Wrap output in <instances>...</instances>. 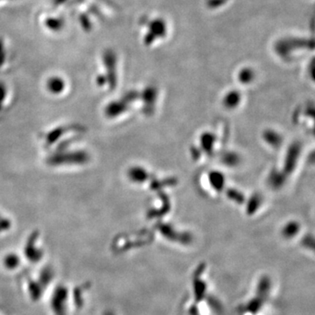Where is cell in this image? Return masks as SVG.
I'll return each instance as SVG.
<instances>
[{
	"label": "cell",
	"mask_w": 315,
	"mask_h": 315,
	"mask_svg": "<svg viewBox=\"0 0 315 315\" xmlns=\"http://www.w3.org/2000/svg\"><path fill=\"white\" fill-rule=\"evenodd\" d=\"M88 160V157L85 152H75L70 155H59L50 159V163L54 165L60 164H84Z\"/></svg>",
	"instance_id": "obj_1"
},
{
	"label": "cell",
	"mask_w": 315,
	"mask_h": 315,
	"mask_svg": "<svg viewBox=\"0 0 315 315\" xmlns=\"http://www.w3.org/2000/svg\"><path fill=\"white\" fill-rule=\"evenodd\" d=\"M67 299V291L65 288H59L55 292L53 298V309L57 315H64L65 303Z\"/></svg>",
	"instance_id": "obj_2"
},
{
	"label": "cell",
	"mask_w": 315,
	"mask_h": 315,
	"mask_svg": "<svg viewBox=\"0 0 315 315\" xmlns=\"http://www.w3.org/2000/svg\"><path fill=\"white\" fill-rule=\"evenodd\" d=\"M104 65L108 69V79L111 86L115 85V56L111 51H106L104 55Z\"/></svg>",
	"instance_id": "obj_3"
},
{
	"label": "cell",
	"mask_w": 315,
	"mask_h": 315,
	"mask_svg": "<svg viewBox=\"0 0 315 315\" xmlns=\"http://www.w3.org/2000/svg\"><path fill=\"white\" fill-rule=\"evenodd\" d=\"M271 288V279H269L266 276H264V277L260 279L258 283V286H257V296L259 297L261 299L266 300V299L269 297V294H270Z\"/></svg>",
	"instance_id": "obj_4"
},
{
	"label": "cell",
	"mask_w": 315,
	"mask_h": 315,
	"mask_svg": "<svg viewBox=\"0 0 315 315\" xmlns=\"http://www.w3.org/2000/svg\"><path fill=\"white\" fill-rule=\"evenodd\" d=\"M193 286H194L193 289H194L195 297L197 300L196 302H200L206 295L207 285L204 280L200 279L199 276L196 275L194 279V282H193Z\"/></svg>",
	"instance_id": "obj_5"
},
{
	"label": "cell",
	"mask_w": 315,
	"mask_h": 315,
	"mask_svg": "<svg viewBox=\"0 0 315 315\" xmlns=\"http://www.w3.org/2000/svg\"><path fill=\"white\" fill-rule=\"evenodd\" d=\"M47 88L48 91L55 95H59L63 92L65 88V82L58 76H53L47 82Z\"/></svg>",
	"instance_id": "obj_6"
},
{
	"label": "cell",
	"mask_w": 315,
	"mask_h": 315,
	"mask_svg": "<svg viewBox=\"0 0 315 315\" xmlns=\"http://www.w3.org/2000/svg\"><path fill=\"white\" fill-rule=\"evenodd\" d=\"M265 302V300L261 299L259 297L256 296L255 298L251 299L245 306L243 310L247 314H251L252 315H256L257 314L259 313L260 310L262 309L263 304Z\"/></svg>",
	"instance_id": "obj_7"
},
{
	"label": "cell",
	"mask_w": 315,
	"mask_h": 315,
	"mask_svg": "<svg viewBox=\"0 0 315 315\" xmlns=\"http://www.w3.org/2000/svg\"><path fill=\"white\" fill-rule=\"evenodd\" d=\"M45 26L51 31L58 32L62 29L64 26V21L58 18H48L45 20Z\"/></svg>",
	"instance_id": "obj_8"
},
{
	"label": "cell",
	"mask_w": 315,
	"mask_h": 315,
	"mask_svg": "<svg viewBox=\"0 0 315 315\" xmlns=\"http://www.w3.org/2000/svg\"><path fill=\"white\" fill-rule=\"evenodd\" d=\"M20 263L19 258L16 255H9L4 259V264L7 268L13 269L17 267V265Z\"/></svg>",
	"instance_id": "obj_9"
},
{
	"label": "cell",
	"mask_w": 315,
	"mask_h": 315,
	"mask_svg": "<svg viewBox=\"0 0 315 315\" xmlns=\"http://www.w3.org/2000/svg\"><path fill=\"white\" fill-rule=\"evenodd\" d=\"M80 23L85 31H89L91 29V23L86 15H82L80 17Z\"/></svg>",
	"instance_id": "obj_10"
},
{
	"label": "cell",
	"mask_w": 315,
	"mask_h": 315,
	"mask_svg": "<svg viewBox=\"0 0 315 315\" xmlns=\"http://www.w3.org/2000/svg\"><path fill=\"white\" fill-rule=\"evenodd\" d=\"M10 225L11 224H10V222H9L8 220L3 219L0 216V232L2 231V230L8 229L9 228H10Z\"/></svg>",
	"instance_id": "obj_11"
},
{
	"label": "cell",
	"mask_w": 315,
	"mask_h": 315,
	"mask_svg": "<svg viewBox=\"0 0 315 315\" xmlns=\"http://www.w3.org/2000/svg\"><path fill=\"white\" fill-rule=\"evenodd\" d=\"M5 95H6V89H5V87L3 84H0V103L3 102V100L4 99L5 97Z\"/></svg>",
	"instance_id": "obj_12"
},
{
	"label": "cell",
	"mask_w": 315,
	"mask_h": 315,
	"mask_svg": "<svg viewBox=\"0 0 315 315\" xmlns=\"http://www.w3.org/2000/svg\"><path fill=\"white\" fill-rule=\"evenodd\" d=\"M106 81H107L106 76H99L96 77V83H97V84L100 85V86H103V85H104V84L106 83Z\"/></svg>",
	"instance_id": "obj_13"
},
{
	"label": "cell",
	"mask_w": 315,
	"mask_h": 315,
	"mask_svg": "<svg viewBox=\"0 0 315 315\" xmlns=\"http://www.w3.org/2000/svg\"><path fill=\"white\" fill-rule=\"evenodd\" d=\"M3 52H4V41L2 39H0V55Z\"/></svg>",
	"instance_id": "obj_14"
},
{
	"label": "cell",
	"mask_w": 315,
	"mask_h": 315,
	"mask_svg": "<svg viewBox=\"0 0 315 315\" xmlns=\"http://www.w3.org/2000/svg\"><path fill=\"white\" fill-rule=\"evenodd\" d=\"M53 1L56 5H59V4H63L64 2H66L67 0H53Z\"/></svg>",
	"instance_id": "obj_15"
},
{
	"label": "cell",
	"mask_w": 315,
	"mask_h": 315,
	"mask_svg": "<svg viewBox=\"0 0 315 315\" xmlns=\"http://www.w3.org/2000/svg\"><path fill=\"white\" fill-rule=\"evenodd\" d=\"M113 315V314H112V313H107V314H106V315Z\"/></svg>",
	"instance_id": "obj_16"
}]
</instances>
